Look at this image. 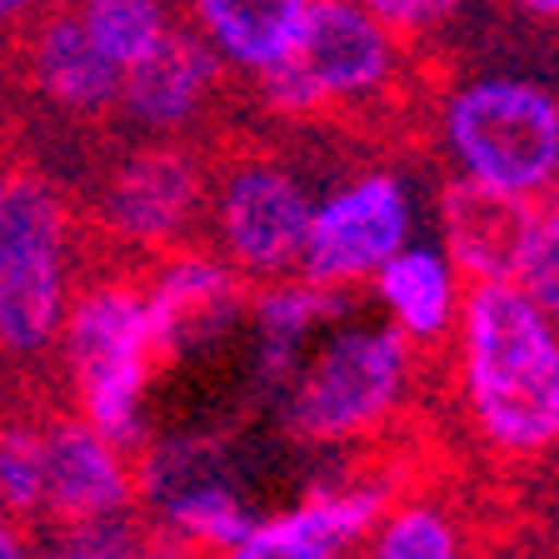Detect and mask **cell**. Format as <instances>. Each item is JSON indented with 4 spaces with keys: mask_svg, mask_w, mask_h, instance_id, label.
Segmentation results:
<instances>
[{
    "mask_svg": "<svg viewBox=\"0 0 559 559\" xmlns=\"http://www.w3.org/2000/svg\"><path fill=\"white\" fill-rule=\"evenodd\" d=\"M454 345V405L495 465H539L559 450V325L514 280L465 290Z\"/></svg>",
    "mask_w": 559,
    "mask_h": 559,
    "instance_id": "1",
    "label": "cell"
},
{
    "mask_svg": "<svg viewBox=\"0 0 559 559\" xmlns=\"http://www.w3.org/2000/svg\"><path fill=\"white\" fill-rule=\"evenodd\" d=\"M450 175L539 205L559 190V85L535 70L479 66L454 75L430 110Z\"/></svg>",
    "mask_w": 559,
    "mask_h": 559,
    "instance_id": "2",
    "label": "cell"
},
{
    "mask_svg": "<svg viewBox=\"0 0 559 559\" xmlns=\"http://www.w3.org/2000/svg\"><path fill=\"white\" fill-rule=\"evenodd\" d=\"M50 355L60 360L70 409L85 425L130 454L151 444V390L165 360L135 270H85Z\"/></svg>",
    "mask_w": 559,
    "mask_h": 559,
    "instance_id": "3",
    "label": "cell"
},
{
    "mask_svg": "<svg viewBox=\"0 0 559 559\" xmlns=\"http://www.w3.org/2000/svg\"><path fill=\"white\" fill-rule=\"evenodd\" d=\"M419 349L380 314H340L280 390V425L305 450L374 444L409 409Z\"/></svg>",
    "mask_w": 559,
    "mask_h": 559,
    "instance_id": "4",
    "label": "cell"
},
{
    "mask_svg": "<svg viewBox=\"0 0 559 559\" xmlns=\"http://www.w3.org/2000/svg\"><path fill=\"white\" fill-rule=\"evenodd\" d=\"M85 275L81 210L40 165L0 160V360H50Z\"/></svg>",
    "mask_w": 559,
    "mask_h": 559,
    "instance_id": "5",
    "label": "cell"
},
{
    "mask_svg": "<svg viewBox=\"0 0 559 559\" xmlns=\"http://www.w3.org/2000/svg\"><path fill=\"white\" fill-rule=\"evenodd\" d=\"M409 40L360 0H310L290 50L255 75V100L285 126L380 110L405 85Z\"/></svg>",
    "mask_w": 559,
    "mask_h": 559,
    "instance_id": "6",
    "label": "cell"
},
{
    "mask_svg": "<svg viewBox=\"0 0 559 559\" xmlns=\"http://www.w3.org/2000/svg\"><path fill=\"white\" fill-rule=\"evenodd\" d=\"M314 186L285 151L240 145L210 165L205 245L250 285L300 275V250L310 230Z\"/></svg>",
    "mask_w": 559,
    "mask_h": 559,
    "instance_id": "7",
    "label": "cell"
},
{
    "mask_svg": "<svg viewBox=\"0 0 559 559\" xmlns=\"http://www.w3.org/2000/svg\"><path fill=\"white\" fill-rule=\"evenodd\" d=\"M210 160L195 140H130L100 165L91 186V230L116 255L155 260L200 240Z\"/></svg>",
    "mask_w": 559,
    "mask_h": 559,
    "instance_id": "8",
    "label": "cell"
},
{
    "mask_svg": "<svg viewBox=\"0 0 559 559\" xmlns=\"http://www.w3.org/2000/svg\"><path fill=\"white\" fill-rule=\"evenodd\" d=\"M425 200L400 165H360L314 190L300 275L335 295H360L384 260L419 235Z\"/></svg>",
    "mask_w": 559,
    "mask_h": 559,
    "instance_id": "9",
    "label": "cell"
},
{
    "mask_svg": "<svg viewBox=\"0 0 559 559\" xmlns=\"http://www.w3.org/2000/svg\"><path fill=\"white\" fill-rule=\"evenodd\" d=\"M135 485L145 535L186 549L195 559H221L255 524V504L221 469L205 440H160L135 454Z\"/></svg>",
    "mask_w": 559,
    "mask_h": 559,
    "instance_id": "10",
    "label": "cell"
},
{
    "mask_svg": "<svg viewBox=\"0 0 559 559\" xmlns=\"http://www.w3.org/2000/svg\"><path fill=\"white\" fill-rule=\"evenodd\" d=\"M405 475L395 465L330 469L285 510L255 514V524L221 559H355Z\"/></svg>",
    "mask_w": 559,
    "mask_h": 559,
    "instance_id": "11",
    "label": "cell"
},
{
    "mask_svg": "<svg viewBox=\"0 0 559 559\" xmlns=\"http://www.w3.org/2000/svg\"><path fill=\"white\" fill-rule=\"evenodd\" d=\"M250 290L255 285L235 265H225L205 240L175 245L165 255L145 260L140 295H145V314H151L160 360L180 365L221 349L235 330H245Z\"/></svg>",
    "mask_w": 559,
    "mask_h": 559,
    "instance_id": "12",
    "label": "cell"
},
{
    "mask_svg": "<svg viewBox=\"0 0 559 559\" xmlns=\"http://www.w3.org/2000/svg\"><path fill=\"white\" fill-rule=\"evenodd\" d=\"M46 444V500L40 520L50 530H85L105 520H140L135 454L105 440L75 409L40 415Z\"/></svg>",
    "mask_w": 559,
    "mask_h": 559,
    "instance_id": "13",
    "label": "cell"
},
{
    "mask_svg": "<svg viewBox=\"0 0 559 559\" xmlns=\"http://www.w3.org/2000/svg\"><path fill=\"white\" fill-rule=\"evenodd\" d=\"M230 70L190 25H175L151 56L120 75L116 120L140 140H190L200 120L215 110Z\"/></svg>",
    "mask_w": 559,
    "mask_h": 559,
    "instance_id": "14",
    "label": "cell"
},
{
    "mask_svg": "<svg viewBox=\"0 0 559 559\" xmlns=\"http://www.w3.org/2000/svg\"><path fill=\"white\" fill-rule=\"evenodd\" d=\"M15 40V75L31 91L35 105H46L60 120H105L116 116V95L126 70L95 50L85 25L75 21L70 5H50L35 15Z\"/></svg>",
    "mask_w": 559,
    "mask_h": 559,
    "instance_id": "15",
    "label": "cell"
},
{
    "mask_svg": "<svg viewBox=\"0 0 559 559\" xmlns=\"http://www.w3.org/2000/svg\"><path fill=\"white\" fill-rule=\"evenodd\" d=\"M530 221H535L530 200L485 190L475 180H460V175H450L435 190V240L469 285L514 280L524 240H530Z\"/></svg>",
    "mask_w": 559,
    "mask_h": 559,
    "instance_id": "16",
    "label": "cell"
},
{
    "mask_svg": "<svg viewBox=\"0 0 559 559\" xmlns=\"http://www.w3.org/2000/svg\"><path fill=\"white\" fill-rule=\"evenodd\" d=\"M365 290L374 300V314L390 330H400L415 349H440L450 345L454 325H460L469 280L454 270V260L440 250V240L415 235L405 250H395L374 270Z\"/></svg>",
    "mask_w": 559,
    "mask_h": 559,
    "instance_id": "17",
    "label": "cell"
},
{
    "mask_svg": "<svg viewBox=\"0 0 559 559\" xmlns=\"http://www.w3.org/2000/svg\"><path fill=\"white\" fill-rule=\"evenodd\" d=\"M355 295H335L325 285H310L305 275L290 280H270L250 290V360H255V380L265 390H285L300 360L310 355V345L320 340V330L335 325L340 314L349 310Z\"/></svg>",
    "mask_w": 559,
    "mask_h": 559,
    "instance_id": "18",
    "label": "cell"
},
{
    "mask_svg": "<svg viewBox=\"0 0 559 559\" xmlns=\"http://www.w3.org/2000/svg\"><path fill=\"white\" fill-rule=\"evenodd\" d=\"M175 11L230 75L255 81L290 50L310 0H175Z\"/></svg>",
    "mask_w": 559,
    "mask_h": 559,
    "instance_id": "19",
    "label": "cell"
},
{
    "mask_svg": "<svg viewBox=\"0 0 559 559\" xmlns=\"http://www.w3.org/2000/svg\"><path fill=\"white\" fill-rule=\"evenodd\" d=\"M360 559H475V530L444 495L400 489L360 545Z\"/></svg>",
    "mask_w": 559,
    "mask_h": 559,
    "instance_id": "20",
    "label": "cell"
},
{
    "mask_svg": "<svg viewBox=\"0 0 559 559\" xmlns=\"http://www.w3.org/2000/svg\"><path fill=\"white\" fill-rule=\"evenodd\" d=\"M110 66L130 70L180 25L175 0H66Z\"/></svg>",
    "mask_w": 559,
    "mask_h": 559,
    "instance_id": "21",
    "label": "cell"
},
{
    "mask_svg": "<svg viewBox=\"0 0 559 559\" xmlns=\"http://www.w3.org/2000/svg\"><path fill=\"white\" fill-rule=\"evenodd\" d=\"M40 500H46L40 415H5L0 419V514L31 530L40 524Z\"/></svg>",
    "mask_w": 559,
    "mask_h": 559,
    "instance_id": "22",
    "label": "cell"
},
{
    "mask_svg": "<svg viewBox=\"0 0 559 559\" xmlns=\"http://www.w3.org/2000/svg\"><path fill=\"white\" fill-rule=\"evenodd\" d=\"M514 285L559 325V190L535 205V221H530V240H524Z\"/></svg>",
    "mask_w": 559,
    "mask_h": 559,
    "instance_id": "23",
    "label": "cell"
},
{
    "mask_svg": "<svg viewBox=\"0 0 559 559\" xmlns=\"http://www.w3.org/2000/svg\"><path fill=\"white\" fill-rule=\"evenodd\" d=\"M140 539V520H105L85 530H56L50 539H31V559H116Z\"/></svg>",
    "mask_w": 559,
    "mask_h": 559,
    "instance_id": "24",
    "label": "cell"
},
{
    "mask_svg": "<svg viewBox=\"0 0 559 559\" xmlns=\"http://www.w3.org/2000/svg\"><path fill=\"white\" fill-rule=\"evenodd\" d=\"M374 21H384L400 40H430L454 15H465L475 0H360Z\"/></svg>",
    "mask_w": 559,
    "mask_h": 559,
    "instance_id": "25",
    "label": "cell"
},
{
    "mask_svg": "<svg viewBox=\"0 0 559 559\" xmlns=\"http://www.w3.org/2000/svg\"><path fill=\"white\" fill-rule=\"evenodd\" d=\"M50 5H66V0H0V35L11 40L15 31H25V25L35 21V15H46Z\"/></svg>",
    "mask_w": 559,
    "mask_h": 559,
    "instance_id": "26",
    "label": "cell"
},
{
    "mask_svg": "<svg viewBox=\"0 0 559 559\" xmlns=\"http://www.w3.org/2000/svg\"><path fill=\"white\" fill-rule=\"evenodd\" d=\"M0 559H31V530L11 514H0Z\"/></svg>",
    "mask_w": 559,
    "mask_h": 559,
    "instance_id": "27",
    "label": "cell"
},
{
    "mask_svg": "<svg viewBox=\"0 0 559 559\" xmlns=\"http://www.w3.org/2000/svg\"><path fill=\"white\" fill-rule=\"evenodd\" d=\"M116 559H195V555H186V549H175V545H165V539H155V535H145V530H140L135 545L120 549Z\"/></svg>",
    "mask_w": 559,
    "mask_h": 559,
    "instance_id": "28",
    "label": "cell"
},
{
    "mask_svg": "<svg viewBox=\"0 0 559 559\" xmlns=\"http://www.w3.org/2000/svg\"><path fill=\"white\" fill-rule=\"evenodd\" d=\"M504 5L530 25H559V0H504Z\"/></svg>",
    "mask_w": 559,
    "mask_h": 559,
    "instance_id": "29",
    "label": "cell"
}]
</instances>
